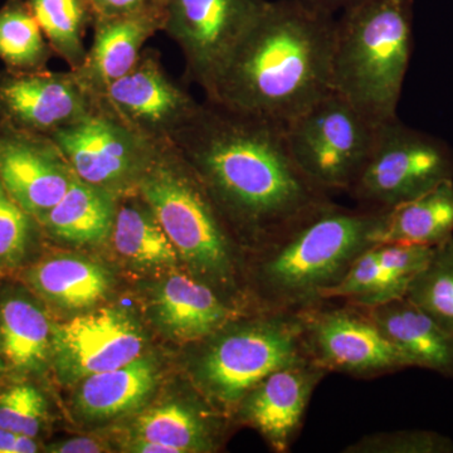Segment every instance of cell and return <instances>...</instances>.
Returning <instances> with one entry per match:
<instances>
[{"mask_svg":"<svg viewBox=\"0 0 453 453\" xmlns=\"http://www.w3.org/2000/svg\"><path fill=\"white\" fill-rule=\"evenodd\" d=\"M170 142L249 251L330 199L295 163L277 122L205 98Z\"/></svg>","mask_w":453,"mask_h":453,"instance_id":"cell-1","label":"cell"},{"mask_svg":"<svg viewBox=\"0 0 453 453\" xmlns=\"http://www.w3.org/2000/svg\"><path fill=\"white\" fill-rule=\"evenodd\" d=\"M335 25L297 0H268L205 98L285 127L332 91Z\"/></svg>","mask_w":453,"mask_h":453,"instance_id":"cell-2","label":"cell"},{"mask_svg":"<svg viewBox=\"0 0 453 453\" xmlns=\"http://www.w3.org/2000/svg\"><path fill=\"white\" fill-rule=\"evenodd\" d=\"M380 211L349 210L327 201L266 243L246 266L255 310L300 312L323 303L363 252L375 246Z\"/></svg>","mask_w":453,"mask_h":453,"instance_id":"cell-3","label":"cell"},{"mask_svg":"<svg viewBox=\"0 0 453 453\" xmlns=\"http://www.w3.org/2000/svg\"><path fill=\"white\" fill-rule=\"evenodd\" d=\"M139 193L190 273L210 285L229 305L252 311L243 305L249 294L242 283L246 277L242 244L195 169L172 142L160 144Z\"/></svg>","mask_w":453,"mask_h":453,"instance_id":"cell-4","label":"cell"},{"mask_svg":"<svg viewBox=\"0 0 453 453\" xmlns=\"http://www.w3.org/2000/svg\"><path fill=\"white\" fill-rule=\"evenodd\" d=\"M413 22L414 0H363L336 18L332 89L375 124L396 118Z\"/></svg>","mask_w":453,"mask_h":453,"instance_id":"cell-5","label":"cell"},{"mask_svg":"<svg viewBox=\"0 0 453 453\" xmlns=\"http://www.w3.org/2000/svg\"><path fill=\"white\" fill-rule=\"evenodd\" d=\"M301 312L252 310L201 340L193 363L196 388L231 418L252 387L277 369L309 359Z\"/></svg>","mask_w":453,"mask_h":453,"instance_id":"cell-6","label":"cell"},{"mask_svg":"<svg viewBox=\"0 0 453 453\" xmlns=\"http://www.w3.org/2000/svg\"><path fill=\"white\" fill-rule=\"evenodd\" d=\"M380 125L332 91L285 125L295 163L325 193L347 192L368 159Z\"/></svg>","mask_w":453,"mask_h":453,"instance_id":"cell-7","label":"cell"},{"mask_svg":"<svg viewBox=\"0 0 453 453\" xmlns=\"http://www.w3.org/2000/svg\"><path fill=\"white\" fill-rule=\"evenodd\" d=\"M453 180V149L398 116L378 129L368 159L348 195L368 211H386Z\"/></svg>","mask_w":453,"mask_h":453,"instance_id":"cell-8","label":"cell"},{"mask_svg":"<svg viewBox=\"0 0 453 453\" xmlns=\"http://www.w3.org/2000/svg\"><path fill=\"white\" fill-rule=\"evenodd\" d=\"M50 138L74 177L118 198L138 192L160 146L129 127L101 96L85 118Z\"/></svg>","mask_w":453,"mask_h":453,"instance_id":"cell-9","label":"cell"},{"mask_svg":"<svg viewBox=\"0 0 453 453\" xmlns=\"http://www.w3.org/2000/svg\"><path fill=\"white\" fill-rule=\"evenodd\" d=\"M300 312L306 354L327 372L372 380L410 368L363 306L325 300Z\"/></svg>","mask_w":453,"mask_h":453,"instance_id":"cell-10","label":"cell"},{"mask_svg":"<svg viewBox=\"0 0 453 453\" xmlns=\"http://www.w3.org/2000/svg\"><path fill=\"white\" fill-rule=\"evenodd\" d=\"M163 32L181 50L186 79L210 95L232 50L268 0H163Z\"/></svg>","mask_w":453,"mask_h":453,"instance_id":"cell-11","label":"cell"},{"mask_svg":"<svg viewBox=\"0 0 453 453\" xmlns=\"http://www.w3.org/2000/svg\"><path fill=\"white\" fill-rule=\"evenodd\" d=\"M145 338L138 323L121 309L92 310L52 324L50 360L65 384L129 365L142 356Z\"/></svg>","mask_w":453,"mask_h":453,"instance_id":"cell-12","label":"cell"},{"mask_svg":"<svg viewBox=\"0 0 453 453\" xmlns=\"http://www.w3.org/2000/svg\"><path fill=\"white\" fill-rule=\"evenodd\" d=\"M134 130L155 144L170 142L189 121L198 101L170 79L155 49H144L129 73L100 95Z\"/></svg>","mask_w":453,"mask_h":453,"instance_id":"cell-13","label":"cell"},{"mask_svg":"<svg viewBox=\"0 0 453 453\" xmlns=\"http://www.w3.org/2000/svg\"><path fill=\"white\" fill-rule=\"evenodd\" d=\"M97 100L73 70H0V124L16 129L50 136L85 118Z\"/></svg>","mask_w":453,"mask_h":453,"instance_id":"cell-14","label":"cell"},{"mask_svg":"<svg viewBox=\"0 0 453 453\" xmlns=\"http://www.w3.org/2000/svg\"><path fill=\"white\" fill-rule=\"evenodd\" d=\"M73 179L50 136L0 124V181L38 222L61 201Z\"/></svg>","mask_w":453,"mask_h":453,"instance_id":"cell-15","label":"cell"},{"mask_svg":"<svg viewBox=\"0 0 453 453\" xmlns=\"http://www.w3.org/2000/svg\"><path fill=\"white\" fill-rule=\"evenodd\" d=\"M327 374L310 359L282 366L252 387L232 417L257 429L273 451H290L316 387Z\"/></svg>","mask_w":453,"mask_h":453,"instance_id":"cell-16","label":"cell"},{"mask_svg":"<svg viewBox=\"0 0 453 453\" xmlns=\"http://www.w3.org/2000/svg\"><path fill=\"white\" fill-rule=\"evenodd\" d=\"M166 14L163 0L109 17H94V41L85 64L73 71L82 85L100 96L113 81L129 73L146 42L163 32Z\"/></svg>","mask_w":453,"mask_h":453,"instance_id":"cell-17","label":"cell"},{"mask_svg":"<svg viewBox=\"0 0 453 453\" xmlns=\"http://www.w3.org/2000/svg\"><path fill=\"white\" fill-rule=\"evenodd\" d=\"M160 325L181 342H196L216 333L242 310L234 308L192 273H172L154 294Z\"/></svg>","mask_w":453,"mask_h":453,"instance_id":"cell-18","label":"cell"},{"mask_svg":"<svg viewBox=\"0 0 453 453\" xmlns=\"http://www.w3.org/2000/svg\"><path fill=\"white\" fill-rule=\"evenodd\" d=\"M365 309L410 368L429 369L453 380V334L405 297Z\"/></svg>","mask_w":453,"mask_h":453,"instance_id":"cell-19","label":"cell"},{"mask_svg":"<svg viewBox=\"0 0 453 453\" xmlns=\"http://www.w3.org/2000/svg\"><path fill=\"white\" fill-rule=\"evenodd\" d=\"M35 294L56 308L83 311L94 308L111 290V273L91 259L59 253L41 259L26 271Z\"/></svg>","mask_w":453,"mask_h":453,"instance_id":"cell-20","label":"cell"},{"mask_svg":"<svg viewBox=\"0 0 453 453\" xmlns=\"http://www.w3.org/2000/svg\"><path fill=\"white\" fill-rule=\"evenodd\" d=\"M118 196L74 177L67 192L40 219L42 234L74 246H98L110 241Z\"/></svg>","mask_w":453,"mask_h":453,"instance_id":"cell-21","label":"cell"},{"mask_svg":"<svg viewBox=\"0 0 453 453\" xmlns=\"http://www.w3.org/2000/svg\"><path fill=\"white\" fill-rule=\"evenodd\" d=\"M453 237V180L412 201L380 211L372 242L436 247Z\"/></svg>","mask_w":453,"mask_h":453,"instance_id":"cell-22","label":"cell"},{"mask_svg":"<svg viewBox=\"0 0 453 453\" xmlns=\"http://www.w3.org/2000/svg\"><path fill=\"white\" fill-rule=\"evenodd\" d=\"M223 418L211 402L174 401L146 411L135 422V437L172 447L175 453L211 452L219 447Z\"/></svg>","mask_w":453,"mask_h":453,"instance_id":"cell-23","label":"cell"},{"mask_svg":"<svg viewBox=\"0 0 453 453\" xmlns=\"http://www.w3.org/2000/svg\"><path fill=\"white\" fill-rule=\"evenodd\" d=\"M157 365L153 357L138 359L81 380L74 395L77 411L88 421H105L129 413L155 389Z\"/></svg>","mask_w":453,"mask_h":453,"instance_id":"cell-24","label":"cell"},{"mask_svg":"<svg viewBox=\"0 0 453 453\" xmlns=\"http://www.w3.org/2000/svg\"><path fill=\"white\" fill-rule=\"evenodd\" d=\"M110 241L121 257L136 266H175L180 259L139 190L119 196Z\"/></svg>","mask_w":453,"mask_h":453,"instance_id":"cell-25","label":"cell"},{"mask_svg":"<svg viewBox=\"0 0 453 453\" xmlns=\"http://www.w3.org/2000/svg\"><path fill=\"white\" fill-rule=\"evenodd\" d=\"M52 324L37 303L25 296L0 303V356L19 372H40L50 359Z\"/></svg>","mask_w":453,"mask_h":453,"instance_id":"cell-26","label":"cell"},{"mask_svg":"<svg viewBox=\"0 0 453 453\" xmlns=\"http://www.w3.org/2000/svg\"><path fill=\"white\" fill-rule=\"evenodd\" d=\"M55 57L27 0H5L0 7V61L12 73L49 70Z\"/></svg>","mask_w":453,"mask_h":453,"instance_id":"cell-27","label":"cell"},{"mask_svg":"<svg viewBox=\"0 0 453 453\" xmlns=\"http://www.w3.org/2000/svg\"><path fill=\"white\" fill-rule=\"evenodd\" d=\"M55 56L64 59L70 70L85 64L88 49L85 35L94 22V13L86 0H27Z\"/></svg>","mask_w":453,"mask_h":453,"instance_id":"cell-28","label":"cell"},{"mask_svg":"<svg viewBox=\"0 0 453 453\" xmlns=\"http://www.w3.org/2000/svg\"><path fill=\"white\" fill-rule=\"evenodd\" d=\"M404 297L453 334V237L434 247L427 264L410 283Z\"/></svg>","mask_w":453,"mask_h":453,"instance_id":"cell-29","label":"cell"},{"mask_svg":"<svg viewBox=\"0 0 453 453\" xmlns=\"http://www.w3.org/2000/svg\"><path fill=\"white\" fill-rule=\"evenodd\" d=\"M377 250L381 279L372 306L404 297L410 283L427 264L434 247L383 243L377 244Z\"/></svg>","mask_w":453,"mask_h":453,"instance_id":"cell-30","label":"cell"},{"mask_svg":"<svg viewBox=\"0 0 453 453\" xmlns=\"http://www.w3.org/2000/svg\"><path fill=\"white\" fill-rule=\"evenodd\" d=\"M40 222L13 198L0 181V270H12L25 261Z\"/></svg>","mask_w":453,"mask_h":453,"instance_id":"cell-31","label":"cell"},{"mask_svg":"<svg viewBox=\"0 0 453 453\" xmlns=\"http://www.w3.org/2000/svg\"><path fill=\"white\" fill-rule=\"evenodd\" d=\"M342 452L453 453V440L429 429H396L365 434Z\"/></svg>","mask_w":453,"mask_h":453,"instance_id":"cell-32","label":"cell"},{"mask_svg":"<svg viewBox=\"0 0 453 453\" xmlns=\"http://www.w3.org/2000/svg\"><path fill=\"white\" fill-rule=\"evenodd\" d=\"M46 418V398L32 384H14L0 393V428L35 438Z\"/></svg>","mask_w":453,"mask_h":453,"instance_id":"cell-33","label":"cell"},{"mask_svg":"<svg viewBox=\"0 0 453 453\" xmlns=\"http://www.w3.org/2000/svg\"><path fill=\"white\" fill-rule=\"evenodd\" d=\"M381 279L377 244L363 252L350 265L340 281L325 292L323 300L345 301L372 308Z\"/></svg>","mask_w":453,"mask_h":453,"instance_id":"cell-34","label":"cell"},{"mask_svg":"<svg viewBox=\"0 0 453 453\" xmlns=\"http://www.w3.org/2000/svg\"><path fill=\"white\" fill-rule=\"evenodd\" d=\"M94 17H109L127 13L142 7L149 0H86Z\"/></svg>","mask_w":453,"mask_h":453,"instance_id":"cell-35","label":"cell"},{"mask_svg":"<svg viewBox=\"0 0 453 453\" xmlns=\"http://www.w3.org/2000/svg\"><path fill=\"white\" fill-rule=\"evenodd\" d=\"M38 451L35 438L0 428V453H33Z\"/></svg>","mask_w":453,"mask_h":453,"instance_id":"cell-36","label":"cell"},{"mask_svg":"<svg viewBox=\"0 0 453 453\" xmlns=\"http://www.w3.org/2000/svg\"><path fill=\"white\" fill-rule=\"evenodd\" d=\"M50 451L59 453H97L106 451L100 440L92 437H76L50 447Z\"/></svg>","mask_w":453,"mask_h":453,"instance_id":"cell-37","label":"cell"},{"mask_svg":"<svg viewBox=\"0 0 453 453\" xmlns=\"http://www.w3.org/2000/svg\"><path fill=\"white\" fill-rule=\"evenodd\" d=\"M297 2L315 13L336 17V14L342 13L363 0H297Z\"/></svg>","mask_w":453,"mask_h":453,"instance_id":"cell-38","label":"cell"},{"mask_svg":"<svg viewBox=\"0 0 453 453\" xmlns=\"http://www.w3.org/2000/svg\"><path fill=\"white\" fill-rule=\"evenodd\" d=\"M3 371V363H2V359H0V372H2Z\"/></svg>","mask_w":453,"mask_h":453,"instance_id":"cell-39","label":"cell"}]
</instances>
